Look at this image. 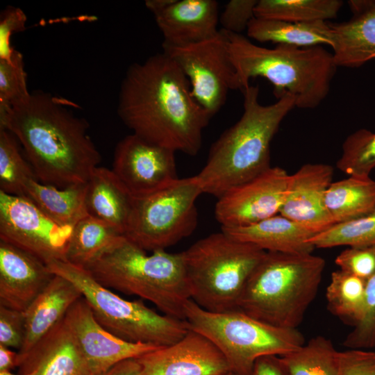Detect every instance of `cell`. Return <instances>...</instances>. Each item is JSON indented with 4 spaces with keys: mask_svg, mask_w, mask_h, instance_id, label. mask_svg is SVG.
I'll list each match as a JSON object with an SVG mask.
<instances>
[{
    "mask_svg": "<svg viewBox=\"0 0 375 375\" xmlns=\"http://www.w3.org/2000/svg\"><path fill=\"white\" fill-rule=\"evenodd\" d=\"M162 49L183 71L193 97L211 117L224 105L229 90H240L223 30L198 43L183 47L162 45Z\"/></svg>",
    "mask_w": 375,
    "mask_h": 375,
    "instance_id": "cell-11",
    "label": "cell"
},
{
    "mask_svg": "<svg viewBox=\"0 0 375 375\" xmlns=\"http://www.w3.org/2000/svg\"><path fill=\"white\" fill-rule=\"evenodd\" d=\"M352 17L329 23L337 67H359L375 58V0H351Z\"/></svg>",
    "mask_w": 375,
    "mask_h": 375,
    "instance_id": "cell-21",
    "label": "cell"
},
{
    "mask_svg": "<svg viewBox=\"0 0 375 375\" xmlns=\"http://www.w3.org/2000/svg\"><path fill=\"white\" fill-rule=\"evenodd\" d=\"M141 365L137 358L123 360L101 375H140Z\"/></svg>",
    "mask_w": 375,
    "mask_h": 375,
    "instance_id": "cell-43",
    "label": "cell"
},
{
    "mask_svg": "<svg viewBox=\"0 0 375 375\" xmlns=\"http://www.w3.org/2000/svg\"><path fill=\"white\" fill-rule=\"evenodd\" d=\"M336 166L349 176H369L375 167V133L360 128L350 134Z\"/></svg>",
    "mask_w": 375,
    "mask_h": 375,
    "instance_id": "cell-34",
    "label": "cell"
},
{
    "mask_svg": "<svg viewBox=\"0 0 375 375\" xmlns=\"http://www.w3.org/2000/svg\"><path fill=\"white\" fill-rule=\"evenodd\" d=\"M117 113L133 134L190 156L201 147L211 119L193 97L190 82L163 51L132 64L122 80Z\"/></svg>",
    "mask_w": 375,
    "mask_h": 375,
    "instance_id": "cell-1",
    "label": "cell"
},
{
    "mask_svg": "<svg viewBox=\"0 0 375 375\" xmlns=\"http://www.w3.org/2000/svg\"><path fill=\"white\" fill-rule=\"evenodd\" d=\"M153 16L165 46L198 43L219 31L218 3L215 0H174Z\"/></svg>",
    "mask_w": 375,
    "mask_h": 375,
    "instance_id": "cell-20",
    "label": "cell"
},
{
    "mask_svg": "<svg viewBox=\"0 0 375 375\" xmlns=\"http://www.w3.org/2000/svg\"><path fill=\"white\" fill-rule=\"evenodd\" d=\"M17 367V352L0 345V372L10 371Z\"/></svg>",
    "mask_w": 375,
    "mask_h": 375,
    "instance_id": "cell-44",
    "label": "cell"
},
{
    "mask_svg": "<svg viewBox=\"0 0 375 375\" xmlns=\"http://www.w3.org/2000/svg\"><path fill=\"white\" fill-rule=\"evenodd\" d=\"M251 375H289L278 356H265L255 362Z\"/></svg>",
    "mask_w": 375,
    "mask_h": 375,
    "instance_id": "cell-42",
    "label": "cell"
},
{
    "mask_svg": "<svg viewBox=\"0 0 375 375\" xmlns=\"http://www.w3.org/2000/svg\"><path fill=\"white\" fill-rule=\"evenodd\" d=\"M315 248L375 244V212L347 222L336 224L310 240Z\"/></svg>",
    "mask_w": 375,
    "mask_h": 375,
    "instance_id": "cell-33",
    "label": "cell"
},
{
    "mask_svg": "<svg viewBox=\"0 0 375 375\" xmlns=\"http://www.w3.org/2000/svg\"><path fill=\"white\" fill-rule=\"evenodd\" d=\"M333 173L330 165L308 163L289 175L279 214L315 234L334 225L325 206V194Z\"/></svg>",
    "mask_w": 375,
    "mask_h": 375,
    "instance_id": "cell-17",
    "label": "cell"
},
{
    "mask_svg": "<svg viewBox=\"0 0 375 375\" xmlns=\"http://www.w3.org/2000/svg\"><path fill=\"white\" fill-rule=\"evenodd\" d=\"M85 269L103 286L138 296L164 315L185 320L191 297L182 252L147 254L122 235Z\"/></svg>",
    "mask_w": 375,
    "mask_h": 375,
    "instance_id": "cell-5",
    "label": "cell"
},
{
    "mask_svg": "<svg viewBox=\"0 0 375 375\" xmlns=\"http://www.w3.org/2000/svg\"><path fill=\"white\" fill-rule=\"evenodd\" d=\"M243 113L213 142L206 162L195 175L202 193L221 197L270 166V144L281 122L295 105L284 92L272 104L259 103V87L249 85L242 91Z\"/></svg>",
    "mask_w": 375,
    "mask_h": 375,
    "instance_id": "cell-3",
    "label": "cell"
},
{
    "mask_svg": "<svg viewBox=\"0 0 375 375\" xmlns=\"http://www.w3.org/2000/svg\"><path fill=\"white\" fill-rule=\"evenodd\" d=\"M335 262L340 269L367 281L375 273V244L349 247Z\"/></svg>",
    "mask_w": 375,
    "mask_h": 375,
    "instance_id": "cell-37",
    "label": "cell"
},
{
    "mask_svg": "<svg viewBox=\"0 0 375 375\" xmlns=\"http://www.w3.org/2000/svg\"><path fill=\"white\" fill-rule=\"evenodd\" d=\"M258 0H231L225 6L219 16L222 30L242 34L255 17V8Z\"/></svg>",
    "mask_w": 375,
    "mask_h": 375,
    "instance_id": "cell-38",
    "label": "cell"
},
{
    "mask_svg": "<svg viewBox=\"0 0 375 375\" xmlns=\"http://www.w3.org/2000/svg\"><path fill=\"white\" fill-rule=\"evenodd\" d=\"M338 375H375V351L363 349L340 351Z\"/></svg>",
    "mask_w": 375,
    "mask_h": 375,
    "instance_id": "cell-40",
    "label": "cell"
},
{
    "mask_svg": "<svg viewBox=\"0 0 375 375\" xmlns=\"http://www.w3.org/2000/svg\"><path fill=\"white\" fill-rule=\"evenodd\" d=\"M122 235L109 224L87 215L73 227L65 261L85 268Z\"/></svg>",
    "mask_w": 375,
    "mask_h": 375,
    "instance_id": "cell-28",
    "label": "cell"
},
{
    "mask_svg": "<svg viewBox=\"0 0 375 375\" xmlns=\"http://www.w3.org/2000/svg\"><path fill=\"white\" fill-rule=\"evenodd\" d=\"M343 345L349 349L375 347V273L366 281L362 317L347 335Z\"/></svg>",
    "mask_w": 375,
    "mask_h": 375,
    "instance_id": "cell-36",
    "label": "cell"
},
{
    "mask_svg": "<svg viewBox=\"0 0 375 375\" xmlns=\"http://www.w3.org/2000/svg\"><path fill=\"white\" fill-rule=\"evenodd\" d=\"M47 267L53 274L75 285L97 322L124 340L164 347L181 340L190 329L185 320L158 314L142 299L122 298L101 285L83 267L63 260L53 261Z\"/></svg>",
    "mask_w": 375,
    "mask_h": 375,
    "instance_id": "cell-9",
    "label": "cell"
},
{
    "mask_svg": "<svg viewBox=\"0 0 375 375\" xmlns=\"http://www.w3.org/2000/svg\"><path fill=\"white\" fill-rule=\"evenodd\" d=\"M22 54L15 51L10 60L0 59V112L30 95Z\"/></svg>",
    "mask_w": 375,
    "mask_h": 375,
    "instance_id": "cell-35",
    "label": "cell"
},
{
    "mask_svg": "<svg viewBox=\"0 0 375 375\" xmlns=\"http://www.w3.org/2000/svg\"><path fill=\"white\" fill-rule=\"evenodd\" d=\"M341 0H258L255 17L291 22H326L337 17Z\"/></svg>",
    "mask_w": 375,
    "mask_h": 375,
    "instance_id": "cell-30",
    "label": "cell"
},
{
    "mask_svg": "<svg viewBox=\"0 0 375 375\" xmlns=\"http://www.w3.org/2000/svg\"><path fill=\"white\" fill-rule=\"evenodd\" d=\"M222 375H239V374H238L236 373H234V372H233L231 371H229V372H226L225 374H223Z\"/></svg>",
    "mask_w": 375,
    "mask_h": 375,
    "instance_id": "cell-47",
    "label": "cell"
},
{
    "mask_svg": "<svg viewBox=\"0 0 375 375\" xmlns=\"http://www.w3.org/2000/svg\"><path fill=\"white\" fill-rule=\"evenodd\" d=\"M140 375H222L230 371L220 350L206 337L189 329L176 342L137 358Z\"/></svg>",
    "mask_w": 375,
    "mask_h": 375,
    "instance_id": "cell-16",
    "label": "cell"
},
{
    "mask_svg": "<svg viewBox=\"0 0 375 375\" xmlns=\"http://www.w3.org/2000/svg\"><path fill=\"white\" fill-rule=\"evenodd\" d=\"M185 320L190 329L206 337L220 350L230 371L239 375H251L255 362L262 356H281L305 343L297 328L272 325L240 309L210 312L192 299L185 305Z\"/></svg>",
    "mask_w": 375,
    "mask_h": 375,
    "instance_id": "cell-8",
    "label": "cell"
},
{
    "mask_svg": "<svg viewBox=\"0 0 375 375\" xmlns=\"http://www.w3.org/2000/svg\"><path fill=\"white\" fill-rule=\"evenodd\" d=\"M69 106L65 99L35 92L0 112V129L17 139L38 180L57 188L86 183L101 159L88 122Z\"/></svg>",
    "mask_w": 375,
    "mask_h": 375,
    "instance_id": "cell-2",
    "label": "cell"
},
{
    "mask_svg": "<svg viewBox=\"0 0 375 375\" xmlns=\"http://www.w3.org/2000/svg\"><path fill=\"white\" fill-rule=\"evenodd\" d=\"M0 375H37L35 371H32L29 373H21L20 374H15L10 371L0 372Z\"/></svg>",
    "mask_w": 375,
    "mask_h": 375,
    "instance_id": "cell-46",
    "label": "cell"
},
{
    "mask_svg": "<svg viewBox=\"0 0 375 375\" xmlns=\"http://www.w3.org/2000/svg\"><path fill=\"white\" fill-rule=\"evenodd\" d=\"M73 227L62 226L30 199L0 191V240L35 256L47 265L65 260Z\"/></svg>",
    "mask_w": 375,
    "mask_h": 375,
    "instance_id": "cell-12",
    "label": "cell"
},
{
    "mask_svg": "<svg viewBox=\"0 0 375 375\" xmlns=\"http://www.w3.org/2000/svg\"><path fill=\"white\" fill-rule=\"evenodd\" d=\"M288 178L284 169L270 167L227 190L217 198L215 207L221 228L249 226L279 214Z\"/></svg>",
    "mask_w": 375,
    "mask_h": 375,
    "instance_id": "cell-14",
    "label": "cell"
},
{
    "mask_svg": "<svg viewBox=\"0 0 375 375\" xmlns=\"http://www.w3.org/2000/svg\"><path fill=\"white\" fill-rule=\"evenodd\" d=\"M174 0H147L145 1V6L154 15L164 10Z\"/></svg>",
    "mask_w": 375,
    "mask_h": 375,
    "instance_id": "cell-45",
    "label": "cell"
},
{
    "mask_svg": "<svg viewBox=\"0 0 375 375\" xmlns=\"http://www.w3.org/2000/svg\"><path fill=\"white\" fill-rule=\"evenodd\" d=\"M325 206L334 224L375 212V181L369 176H349L332 182L325 194Z\"/></svg>",
    "mask_w": 375,
    "mask_h": 375,
    "instance_id": "cell-27",
    "label": "cell"
},
{
    "mask_svg": "<svg viewBox=\"0 0 375 375\" xmlns=\"http://www.w3.org/2000/svg\"><path fill=\"white\" fill-rule=\"evenodd\" d=\"M339 353L331 340L317 335L279 358L289 375H338Z\"/></svg>",
    "mask_w": 375,
    "mask_h": 375,
    "instance_id": "cell-29",
    "label": "cell"
},
{
    "mask_svg": "<svg viewBox=\"0 0 375 375\" xmlns=\"http://www.w3.org/2000/svg\"><path fill=\"white\" fill-rule=\"evenodd\" d=\"M133 200L112 169L97 167L86 183L88 215L109 224L123 235Z\"/></svg>",
    "mask_w": 375,
    "mask_h": 375,
    "instance_id": "cell-24",
    "label": "cell"
},
{
    "mask_svg": "<svg viewBox=\"0 0 375 375\" xmlns=\"http://www.w3.org/2000/svg\"><path fill=\"white\" fill-rule=\"evenodd\" d=\"M247 34L256 41L276 44L299 47L332 45L329 23L324 21L291 22L255 17L248 25Z\"/></svg>",
    "mask_w": 375,
    "mask_h": 375,
    "instance_id": "cell-26",
    "label": "cell"
},
{
    "mask_svg": "<svg viewBox=\"0 0 375 375\" xmlns=\"http://www.w3.org/2000/svg\"><path fill=\"white\" fill-rule=\"evenodd\" d=\"M238 240L251 243L269 252L312 253L309 240L315 234L281 214L249 226L221 228Z\"/></svg>",
    "mask_w": 375,
    "mask_h": 375,
    "instance_id": "cell-23",
    "label": "cell"
},
{
    "mask_svg": "<svg viewBox=\"0 0 375 375\" xmlns=\"http://www.w3.org/2000/svg\"><path fill=\"white\" fill-rule=\"evenodd\" d=\"M82 294L71 281L54 276L24 311L25 336L17 352V367L65 319L71 306Z\"/></svg>",
    "mask_w": 375,
    "mask_h": 375,
    "instance_id": "cell-19",
    "label": "cell"
},
{
    "mask_svg": "<svg viewBox=\"0 0 375 375\" xmlns=\"http://www.w3.org/2000/svg\"><path fill=\"white\" fill-rule=\"evenodd\" d=\"M65 321L93 375H101L117 363L138 358L158 346L124 340L103 328L82 297L69 309Z\"/></svg>",
    "mask_w": 375,
    "mask_h": 375,
    "instance_id": "cell-15",
    "label": "cell"
},
{
    "mask_svg": "<svg viewBox=\"0 0 375 375\" xmlns=\"http://www.w3.org/2000/svg\"><path fill=\"white\" fill-rule=\"evenodd\" d=\"M24 336V312L0 306V345L19 350Z\"/></svg>",
    "mask_w": 375,
    "mask_h": 375,
    "instance_id": "cell-39",
    "label": "cell"
},
{
    "mask_svg": "<svg viewBox=\"0 0 375 375\" xmlns=\"http://www.w3.org/2000/svg\"><path fill=\"white\" fill-rule=\"evenodd\" d=\"M19 367L37 375H93L65 319Z\"/></svg>",
    "mask_w": 375,
    "mask_h": 375,
    "instance_id": "cell-22",
    "label": "cell"
},
{
    "mask_svg": "<svg viewBox=\"0 0 375 375\" xmlns=\"http://www.w3.org/2000/svg\"><path fill=\"white\" fill-rule=\"evenodd\" d=\"M175 153L131 133L117 144L112 170L134 198L143 197L178 178Z\"/></svg>",
    "mask_w": 375,
    "mask_h": 375,
    "instance_id": "cell-13",
    "label": "cell"
},
{
    "mask_svg": "<svg viewBox=\"0 0 375 375\" xmlns=\"http://www.w3.org/2000/svg\"><path fill=\"white\" fill-rule=\"evenodd\" d=\"M86 183L57 188L38 179L29 181L24 196L57 224L72 226L86 217Z\"/></svg>",
    "mask_w": 375,
    "mask_h": 375,
    "instance_id": "cell-25",
    "label": "cell"
},
{
    "mask_svg": "<svg viewBox=\"0 0 375 375\" xmlns=\"http://www.w3.org/2000/svg\"><path fill=\"white\" fill-rule=\"evenodd\" d=\"M365 286L366 280L363 278L340 269L333 272L326 290L328 309L355 326L363 315Z\"/></svg>",
    "mask_w": 375,
    "mask_h": 375,
    "instance_id": "cell-31",
    "label": "cell"
},
{
    "mask_svg": "<svg viewBox=\"0 0 375 375\" xmlns=\"http://www.w3.org/2000/svg\"><path fill=\"white\" fill-rule=\"evenodd\" d=\"M201 194L193 176L178 178L155 193L134 198L124 236L146 251L176 244L195 230L196 202Z\"/></svg>",
    "mask_w": 375,
    "mask_h": 375,
    "instance_id": "cell-10",
    "label": "cell"
},
{
    "mask_svg": "<svg viewBox=\"0 0 375 375\" xmlns=\"http://www.w3.org/2000/svg\"><path fill=\"white\" fill-rule=\"evenodd\" d=\"M224 31L240 90L251 78L260 76L272 83L276 97L289 93L301 109H314L328 96L338 67L332 53L322 45L266 48L242 34Z\"/></svg>",
    "mask_w": 375,
    "mask_h": 375,
    "instance_id": "cell-4",
    "label": "cell"
},
{
    "mask_svg": "<svg viewBox=\"0 0 375 375\" xmlns=\"http://www.w3.org/2000/svg\"><path fill=\"white\" fill-rule=\"evenodd\" d=\"M53 276L35 256L0 240V306L24 312Z\"/></svg>",
    "mask_w": 375,
    "mask_h": 375,
    "instance_id": "cell-18",
    "label": "cell"
},
{
    "mask_svg": "<svg viewBox=\"0 0 375 375\" xmlns=\"http://www.w3.org/2000/svg\"><path fill=\"white\" fill-rule=\"evenodd\" d=\"M182 253L191 299L221 312L239 309L245 285L266 251L221 230Z\"/></svg>",
    "mask_w": 375,
    "mask_h": 375,
    "instance_id": "cell-7",
    "label": "cell"
},
{
    "mask_svg": "<svg viewBox=\"0 0 375 375\" xmlns=\"http://www.w3.org/2000/svg\"><path fill=\"white\" fill-rule=\"evenodd\" d=\"M19 144L10 131L0 129V191L23 197L26 183L38 178Z\"/></svg>",
    "mask_w": 375,
    "mask_h": 375,
    "instance_id": "cell-32",
    "label": "cell"
},
{
    "mask_svg": "<svg viewBox=\"0 0 375 375\" xmlns=\"http://www.w3.org/2000/svg\"><path fill=\"white\" fill-rule=\"evenodd\" d=\"M324 260L312 253L266 251L249 278L238 308L274 326L297 328L317 295Z\"/></svg>",
    "mask_w": 375,
    "mask_h": 375,
    "instance_id": "cell-6",
    "label": "cell"
},
{
    "mask_svg": "<svg viewBox=\"0 0 375 375\" xmlns=\"http://www.w3.org/2000/svg\"><path fill=\"white\" fill-rule=\"evenodd\" d=\"M26 22V15L18 8L8 7L3 11L0 21V59H12L15 49L10 46V36L24 30Z\"/></svg>",
    "mask_w": 375,
    "mask_h": 375,
    "instance_id": "cell-41",
    "label": "cell"
}]
</instances>
